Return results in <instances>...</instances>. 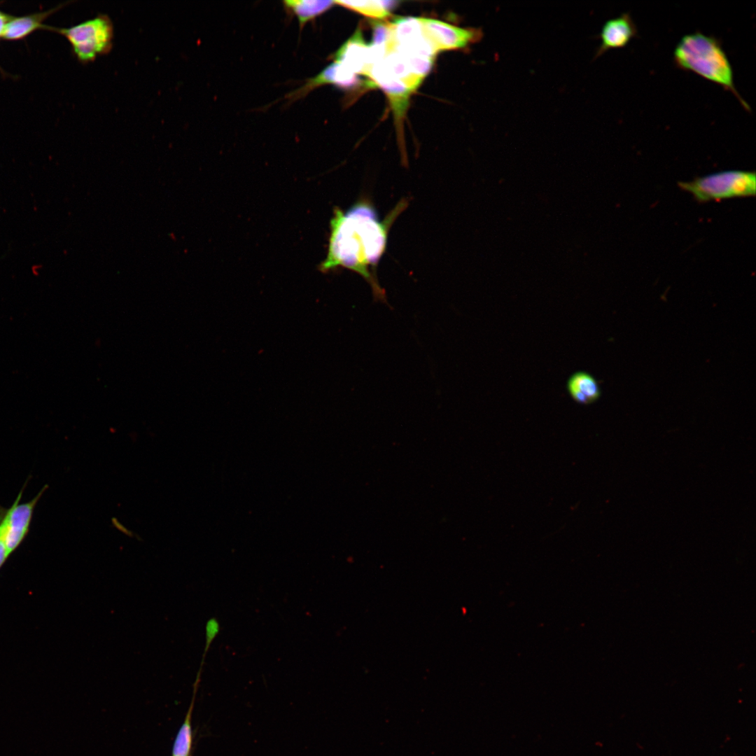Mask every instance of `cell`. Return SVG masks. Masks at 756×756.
Returning <instances> with one entry per match:
<instances>
[{"mask_svg":"<svg viewBox=\"0 0 756 756\" xmlns=\"http://www.w3.org/2000/svg\"><path fill=\"white\" fill-rule=\"evenodd\" d=\"M402 200L381 220L370 203L363 200L347 211L335 208L330 220V234L326 258L320 265L324 272L342 267L360 274L372 286L374 295L385 297L375 278L374 270L384 254L388 231L399 214L407 207Z\"/></svg>","mask_w":756,"mask_h":756,"instance_id":"6da1fadb","label":"cell"},{"mask_svg":"<svg viewBox=\"0 0 756 756\" xmlns=\"http://www.w3.org/2000/svg\"><path fill=\"white\" fill-rule=\"evenodd\" d=\"M676 66L730 91L748 111L749 105L737 92L733 70L720 41L713 36L696 31L683 36L673 51Z\"/></svg>","mask_w":756,"mask_h":756,"instance_id":"7a4b0ae2","label":"cell"},{"mask_svg":"<svg viewBox=\"0 0 756 756\" xmlns=\"http://www.w3.org/2000/svg\"><path fill=\"white\" fill-rule=\"evenodd\" d=\"M64 36L71 46L78 60L87 64L108 54L113 46V24L107 14L99 13L92 18L68 28L46 26Z\"/></svg>","mask_w":756,"mask_h":756,"instance_id":"3957f363","label":"cell"},{"mask_svg":"<svg viewBox=\"0 0 756 756\" xmlns=\"http://www.w3.org/2000/svg\"><path fill=\"white\" fill-rule=\"evenodd\" d=\"M678 186L690 192L700 202L755 196L756 175L755 172L727 170L690 181L678 182Z\"/></svg>","mask_w":756,"mask_h":756,"instance_id":"277c9868","label":"cell"},{"mask_svg":"<svg viewBox=\"0 0 756 756\" xmlns=\"http://www.w3.org/2000/svg\"><path fill=\"white\" fill-rule=\"evenodd\" d=\"M27 484V481L10 507L4 508L0 505V540L4 543L10 554L20 545L27 536L35 506L48 489V485L44 486L30 501L20 504Z\"/></svg>","mask_w":756,"mask_h":756,"instance_id":"5b68a950","label":"cell"},{"mask_svg":"<svg viewBox=\"0 0 756 756\" xmlns=\"http://www.w3.org/2000/svg\"><path fill=\"white\" fill-rule=\"evenodd\" d=\"M419 20L423 32L436 53L465 49L483 37L480 28L460 27L433 18H419Z\"/></svg>","mask_w":756,"mask_h":756,"instance_id":"8992f818","label":"cell"},{"mask_svg":"<svg viewBox=\"0 0 756 756\" xmlns=\"http://www.w3.org/2000/svg\"><path fill=\"white\" fill-rule=\"evenodd\" d=\"M382 61V60H381ZM374 64L366 76L372 88L379 87L386 94L392 108L394 118L400 130L413 92L400 80L391 77L384 68L382 62Z\"/></svg>","mask_w":756,"mask_h":756,"instance_id":"52a82bcc","label":"cell"},{"mask_svg":"<svg viewBox=\"0 0 756 756\" xmlns=\"http://www.w3.org/2000/svg\"><path fill=\"white\" fill-rule=\"evenodd\" d=\"M636 36V24L629 13L608 20L603 25L599 34L601 44L595 57H600L609 50L625 47Z\"/></svg>","mask_w":756,"mask_h":756,"instance_id":"ba28073f","label":"cell"},{"mask_svg":"<svg viewBox=\"0 0 756 756\" xmlns=\"http://www.w3.org/2000/svg\"><path fill=\"white\" fill-rule=\"evenodd\" d=\"M359 81L356 74L340 64L334 62L314 78L307 80L300 88L288 94L286 97L290 101H295L306 96L315 88L328 84L349 89L359 84Z\"/></svg>","mask_w":756,"mask_h":756,"instance_id":"9c48e42d","label":"cell"},{"mask_svg":"<svg viewBox=\"0 0 756 756\" xmlns=\"http://www.w3.org/2000/svg\"><path fill=\"white\" fill-rule=\"evenodd\" d=\"M368 50V44H366L361 30L357 29L335 52L332 58L334 62L340 64L353 74L364 75L367 69Z\"/></svg>","mask_w":756,"mask_h":756,"instance_id":"30bf717a","label":"cell"},{"mask_svg":"<svg viewBox=\"0 0 756 756\" xmlns=\"http://www.w3.org/2000/svg\"><path fill=\"white\" fill-rule=\"evenodd\" d=\"M567 389L570 397L582 405L592 404L601 396V388L596 379L582 371L576 372L569 377Z\"/></svg>","mask_w":756,"mask_h":756,"instance_id":"8fae6325","label":"cell"},{"mask_svg":"<svg viewBox=\"0 0 756 756\" xmlns=\"http://www.w3.org/2000/svg\"><path fill=\"white\" fill-rule=\"evenodd\" d=\"M60 7L26 16L13 17L6 26L2 38L12 41L20 40L38 29L45 28L46 25L43 22Z\"/></svg>","mask_w":756,"mask_h":756,"instance_id":"7c38bea8","label":"cell"},{"mask_svg":"<svg viewBox=\"0 0 756 756\" xmlns=\"http://www.w3.org/2000/svg\"><path fill=\"white\" fill-rule=\"evenodd\" d=\"M283 3L286 8L296 16L300 29L335 4L334 1L319 0H286Z\"/></svg>","mask_w":756,"mask_h":756,"instance_id":"4fadbf2b","label":"cell"},{"mask_svg":"<svg viewBox=\"0 0 756 756\" xmlns=\"http://www.w3.org/2000/svg\"><path fill=\"white\" fill-rule=\"evenodd\" d=\"M335 4L343 6L366 17L382 20L390 15V8L396 1H334Z\"/></svg>","mask_w":756,"mask_h":756,"instance_id":"5bb4252c","label":"cell"},{"mask_svg":"<svg viewBox=\"0 0 756 756\" xmlns=\"http://www.w3.org/2000/svg\"><path fill=\"white\" fill-rule=\"evenodd\" d=\"M199 682L195 680L191 704L174 742L172 756H190L192 741L191 717Z\"/></svg>","mask_w":756,"mask_h":756,"instance_id":"9a60e30c","label":"cell"},{"mask_svg":"<svg viewBox=\"0 0 756 756\" xmlns=\"http://www.w3.org/2000/svg\"><path fill=\"white\" fill-rule=\"evenodd\" d=\"M220 631V624L216 617L209 619L205 625V645L200 665L204 666L207 652Z\"/></svg>","mask_w":756,"mask_h":756,"instance_id":"2e32d148","label":"cell"},{"mask_svg":"<svg viewBox=\"0 0 756 756\" xmlns=\"http://www.w3.org/2000/svg\"><path fill=\"white\" fill-rule=\"evenodd\" d=\"M373 38L372 44L376 46H386L390 36V22H382L375 21L372 22Z\"/></svg>","mask_w":756,"mask_h":756,"instance_id":"e0dca14e","label":"cell"},{"mask_svg":"<svg viewBox=\"0 0 756 756\" xmlns=\"http://www.w3.org/2000/svg\"><path fill=\"white\" fill-rule=\"evenodd\" d=\"M12 18V16L0 11V37H2L6 26Z\"/></svg>","mask_w":756,"mask_h":756,"instance_id":"ac0fdd59","label":"cell"},{"mask_svg":"<svg viewBox=\"0 0 756 756\" xmlns=\"http://www.w3.org/2000/svg\"><path fill=\"white\" fill-rule=\"evenodd\" d=\"M10 553L7 550L4 542L0 540V568L4 564L8 557L10 556Z\"/></svg>","mask_w":756,"mask_h":756,"instance_id":"d6986e66","label":"cell"}]
</instances>
